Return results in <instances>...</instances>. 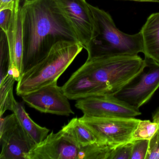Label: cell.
<instances>
[{"instance_id": "7c38bea8", "label": "cell", "mask_w": 159, "mask_h": 159, "mask_svg": "<svg viewBox=\"0 0 159 159\" xmlns=\"http://www.w3.org/2000/svg\"><path fill=\"white\" fill-rule=\"evenodd\" d=\"M9 47L8 73L18 82L23 73L24 53V16L20 4L16 7L8 33L6 34Z\"/></svg>"}, {"instance_id": "9c48e42d", "label": "cell", "mask_w": 159, "mask_h": 159, "mask_svg": "<svg viewBox=\"0 0 159 159\" xmlns=\"http://www.w3.org/2000/svg\"><path fill=\"white\" fill-rule=\"evenodd\" d=\"M67 21L75 32L78 41L85 50L94 29L93 14L86 0H56Z\"/></svg>"}, {"instance_id": "3957f363", "label": "cell", "mask_w": 159, "mask_h": 159, "mask_svg": "<svg viewBox=\"0 0 159 159\" xmlns=\"http://www.w3.org/2000/svg\"><path fill=\"white\" fill-rule=\"evenodd\" d=\"M83 48L78 42L66 40L56 43L44 58L23 73L17 82V95L57 82Z\"/></svg>"}, {"instance_id": "6da1fadb", "label": "cell", "mask_w": 159, "mask_h": 159, "mask_svg": "<svg viewBox=\"0 0 159 159\" xmlns=\"http://www.w3.org/2000/svg\"><path fill=\"white\" fill-rule=\"evenodd\" d=\"M24 72L44 58L54 45L62 41L78 42L56 0L24 2Z\"/></svg>"}, {"instance_id": "7402d4cb", "label": "cell", "mask_w": 159, "mask_h": 159, "mask_svg": "<svg viewBox=\"0 0 159 159\" xmlns=\"http://www.w3.org/2000/svg\"><path fill=\"white\" fill-rule=\"evenodd\" d=\"M146 159H159V129L149 140Z\"/></svg>"}, {"instance_id": "44dd1931", "label": "cell", "mask_w": 159, "mask_h": 159, "mask_svg": "<svg viewBox=\"0 0 159 159\" xmlns=\"http://www.w3.org/2000/svg\"><path fill=\"white\" fill-rule=\"evenodd\" d=\"M133 141L116 147L111 159H131Z\"/></svg>"}, {"instance_id": "8fae6325", "label": "cell", "mask_w": 159, "mask_h": 159, "mask_svg": "<svg viewBox=\"0 0 159 159\" xmlns=\"http://www.w3.org/2000/svg\"><path fill=\"white\" fill-rule=\"evenodd\" d=\"M146 60V59H145ZM149 69L114 95L127 104L139 109L148 102L159 88V65L147 61Z\"/></svg>"}, {"instance_id": "52a82bcc", "label": "cell", "mask_w": 159, "mask_h": 159, "mask_svg": "<svg viewBox=\"0 0 159 159\" xmlns=\"http://www.w3.org/2000/svg\"><path fill=\"white\" fill-rule=\"evenodd\" d=\"M26 159H82V147L61 129L37 144Z\"/></svg>"}, {"instance_id": "4fadbf2b", "label": "cell", "mask_w": 159, "mask_h": 159, "mask_svg": "<svg viewBox=\"0 0 159 159\" xmlns=\"http://www.w3.org/2000/svg\"><path fill=\"white\" fill-rule=\"evenodd\" d=\"M62 87L66 96L70 100H78L106 94H111L107 86L92 80L80 68L71 75Z\"/></svg>"}, {"instance_id": "ac0fdd59", "label": "cell", "mask_w": 159, "mask_h": 159, "mask_svg": "<svg viewBox=\"0 0 159 159\" xmlns=\"http://www.w3.org/2000/svg\"><path fill=\"white\" fill-rule=\"evenodd\" d=\"M159 129V122L140 120L133 134V140H150Z\"/></svg>"}, {"instance_id": "e0dca14e", "label": "cell", "mask_w": 159, "mask_h": 159, "mask_svg": "<svg viewBox=\"0 0 159 159\" xmlns=\"http://www.w3.org/2000/svg\"><path fill=\"white\" fill-rule=\"evenodd\" d=\"M16 81L13 76L8 73L7 76L0 84V116L7 110L12 111L16 100L13 95L14 84Z\"/></svg>"}, {"instance_id": "30bf717a", "label": "cell", "mask_w": 159, "mask_h": 159, "mask_svg": "<svg viewBox=\"0 0 159 159\" xmlns=\"http://www.w3.org/2000/svg\"><path fill=\"white\" fill-rule=\"evenodd\" d=\"M21 97L28 106L40 112L62 116L74 114L68 98L57 82Z\"/></svg>"}, {"instance_id": "7a4b0ae2", "label": "cell", "mask_w": 159, "mask_h": 159, "mask_svg": "<svg viewBox=\"0 0 159 159\" xmlns=\"http://www.w3.org/2000/svg\"><path fill=\"white\" fill-rule=\"evenodd\" d=\"M94 23L93 34L88 48L87 59L115 56L137 55L143 52L139 31L129 35L119 30L110 15L89 4Z\"/></svg>"}, {"instance_id": "cb8c5ba5", "label": "cell", "mask_w": 159, "mask_h": 159, "mask_svg": "<svg viewBox=\"0 0 159 159\" xmlns=\"http://www.w3.org/2000/svg\"><path fill=\"white\" fill-rule=\"evenodd\" d=\"M20 2L21 0H0V11L9 10L14 11Z\"/></svg>"}, {"instance_id": "4316f807", "label": "cell", "mask_w": 159, "mask_h": 159, "mask_svg": "<svg viewBox=\"0 0 159 159\" xmlns=\"http://www.w3.org/2000/svg\"><path fill=\"white\" fill-rule=\"evenodd\" d=\"M35 1H36V0H25V2H30Z\"/></svg>"}, {"instance_id": "484cf974", "label": "cell", "mask_w": 159, "mask_h": 159, "mask_svg": "<svg viewBox=\"0 0 159 159\" xmlns=\"http://www.w3.org/2000/svg\"><path fill=\"white\" fill-rule=\"evenodd\" d=\"M116 1H129L139 2H153L159 3V0H116Z\"/></svg>"}, {"instance_id": "d6986e66", "label": "cell", "mask_w": 159, "mask_h": 159, "mask_svg": "<svg viewBox=\"0 0 159 159\" xmlns=\"http://www.w3.org/2000/svg\"><path fill=\"white\" fill-rule=\"evenodd\" d=\"M9 47L6 34L1 30L0 40V73L1 81L8 74L9 67Z\"/></svg>"}, {"instance_id": "ba28073f", "label": "cell", "mask_w": 159, "mask_h": 159, "mask_svg": "<svg viewBox=\"0 0 159 159\" xmlns=\"http://www.w3.org/2000/svg\"><path fill=\"white\" fill-rule=\"evenodd\" d=\"M75 107L91 117L136 118L141 114L139 109L109 94L79 99Z\"/></svg>"}, {"instance_id": "2e32d148", "label": "cell", "mask_w": 159, "mask_h": 159, "mask_svg": "<svg viewBox=\"0 0 159 159\" xmlns=\"http://www.w3.org/2000/svg\"><path fill=\"white\" fill-rule=\"evenodd\" d=\"M80 146L84 147L100 142L92 131L79 118H74L62 128Z\"/></svg>"}, {"instance_id": "8992f818", "label": "cell", "mask_w": 159, "mask_h": 159, "mask_svg": "<svg viewBox=\"0 0 159 159\" xmlns=\"http://www.w3.org/2000/svg\"><path fill=\"white\" fill-rule=\"evenodd\" d=\"M1 159H26L37 144L26 133L14 113L1 117Z\"/></svg>"}, {"instance_id": "277c9868", "label": "cell", "mask_w": 159, "mask_h": 159, "mask_svg": "<svg viewBox=\"0 0 159 159\" xmlns=\"http://www.w3.org/2000/svg\"><path fill=\"white\" fill-rule=\"evenodd\" d=\"M148 66L145 59L137 55L87 59L80 68L114 95L135 80Z\"/></svg>"}, {"instance_id": "603a6c76", "label": "cell", "mask_w": 159, "mask_h": 159, "mask_svg": "<svg viewBox=\"0 0 159 159\" xmlns=\"http://www.w3.org/2000/svg\"><path fill=\"white\" fill-rule=\"evenodd\" d=\"M13 11L11 10H3L0 11V28L1 30L7 34L10 28L12 18Z\"/></svg>"}, {"instance_id": "5bb4252c", "label": "cell", "mask_w": 159, "mask_h": 159, "mask_svg": "<svg viewBox=\"0 0 159 159\" xmlns=\"http://www.w3.org/2000/svg\"><path fill=\"white\" fill-rule=\"evenodd\" d=\"M140 31L145 59L159 65V12L151 15Z\"/></svg>"}, {"instance_id": "ffe728a7", "label": "cell", "mask_w": 159, "mask_h": 159, "mask_svg": "<svg viewBox=\"0 0 159 159\" xmlns=\"http://www.w3.org/2000/svg\"><path fill=\"white\" fill-rule=\"evenodd\" d=\"M149 140L141 139L133 141L131 159H146Z\"/></svg>"}, {"instance_id": "83f0119b", "label": "cell", "mask_w": 159, "mask_h": 159, "mask_svg": "<svg viewBox=\"0 0 159 159\" xmlns=\"http://www.w3.org/2000/svg\"></svg>"}, {"instance_id": "9a60e30c", "label": "cell", "mask_w": 159, "mask_h": 159, "mask_svg": "<svg viewBox=\"0 0 159 159\" xmlns=\"http://www.w3.org/2000/svg\"><path fill=\"white\" fill-rule=\"evenodd\" d=\"M12 111L23 128L36 144L40 143L49 134L50 130L35 122L26 111L23 103L16 101Z\"/></svg>"}, {"instance_id": "5b68a950", "label": "cell", "mask_w": 159, "mask_h": 159, "mask_svg": "<svg viewBox=\"0 0 159 159\" xmlns=\"http://www.w3.org/2000/svg\"><path fill=\"white\" fill-rule=\"evenodd\" d=\"M79 119L100 142L115 148L133 141V133L140 120L136 118L95 117L84 115Z\"/></svg>"}, {"instance_id": "d4e9b609", "label": "cell", "mask_w": 159, "mask_h": 159, "mask_svg": "<svg viewBox=\"0 0 159 159\" xmlns=\"http://www.w3.org/2000/svg\"><path fill=\"white\" fill-rule=\"evenodd\" d=\"M152 119L153 121L159 122V108L152 113Z\"/></svg>"}]
</instances>
